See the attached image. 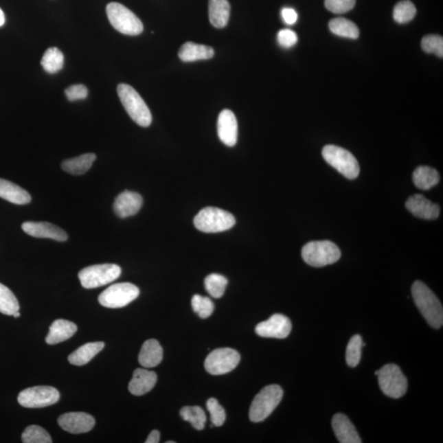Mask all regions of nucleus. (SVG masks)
I'll return each mask as SVG.
<instances>
[{
    "instance_id": "de8ad7c7",
    "label": "nucleus",
    "mask_w": 443,
    "mask_h": 443,
    "mask_svg": "<svg viewBox=\"0 0 443 443\" xmlns=\"http://www.w3.org/2000/svg\"><path fill=\"white\" fill-rule=\"evenodd\" d=\"M167 443H175V442L168 441V442H167Z\"/></svg>"
},
{
    "instance_id": "9b49d317",
    "label": "nucleus",
    "mask_w": 443,
    "mask_h": 443,
    "mask_svg": "<svg viewBox=\"0 0 443 443\" xmlns=\"http://www.w3.org/2000/svg\"><path fill=\"white\" fill-rule=\"evenodd\" d=\"M60 398L56 388L37 386L27 388L20 392L18 398L21 406L26 408H43L52 406Z\"/></svg>"
},
{
    "instance_id": "20e7f679",
    "label": "nucleus",
    "mask_w": 443,
    "mask_h": 443,
    "mask_svg": "<svg viewBox=\"0 0 443 443\" xmlns=\"http://www.w3.org/2000/svg\"><path fill=\"white\" fill-rule=\"evenodd\" d=\"M302 256L306 264L319 268L339 261L341 251L339 247L330 240H316L303 247Z\"/></svg>"
},
{
    "instance_id": "c85d7f7f",
    "label": "nucleus",
    "mask_w": 443,
    "mask_h": 443,
    "mask_svg": "<svg viewBox=\"0 0 443 443\" xmlns=\"http://www.w3.org/2000/svg\"><path fill=\"white\" fill-rule=\"evenodd\" d=\"M329 29L335 35L348 38V39H357L360 36V30L352 21L344 18H337L330 21Z\"/></svg>"
},
{
    "instance_id": "a878e982",
    "label": "nucleus",
    "mask_w": 443,
    "mask_h": 443,
    "mask_svg": "<svg viewBox=\"0 0 443 443\" xmlns=\"http://www.w3.org/2000/svg\"><path fill=\"white\" fill-rule=\"evenodd\" d=\"M104 348L103 341L90 343L82 345L69 356L70 364L82 366L88 364L97 354L100 353Z\"/></svg>"
},
{
    "instance_id": "79ce46f5",
    "label": "nucleus",
    "mask_w": 443,
    "mask_h": 443,
    "mask_svg": "<svg viewBox=\"0 0 443 443\" xmlns=\"http://www.w3.org/2000/svg\"><path fill=\"white\" fill-rule=\"evenodd\" d=\"M65 95L70 101L84 100L88 96V89L82 84L73 85L66 89Z\"/></svg>"
},
{
    "instance_id": "58836bf2",
    "label": "nucleus",
    "mask_w": 443,
    "mask_h": 443,
    "mask_svg": "<svg viewBox=\"0 0 443 443\" xmlns=\"http://www.w3.org/2000/svg\"><path fill=\"white\" fill-rule=\"evenodd\" d=\"M422 48L426 53L435 54L438 57L443 56V38L441 36L429 35L423 38Z\"/></svg>"
},
{
    "instance_id": "72a5a7b5",
    "label": "nucleus",
    "mask_w": 443,
    "mask_h": 443,
    "mask_svg": "<svg viewBox=\"0 0 443 443\" xmlns=\"http://www.w3.org/2000/svg\"><path fill=\"white\" fill-rule=\"evenodd\" d=\"M416 8L410 0L400 1L394 8V19L400 24L407 23L415 18Z\"/></svg>"
},
{
    "instance_id": "f8f14e48",
    "label": "nucleus",
    "mask_w": 443,
    "mask_h": 443,
    "mask_svg": "<svg viewBox=\"0 0 443 443\" xmlns=\"http://www.w3.org/2000/svg\"><path fill=\"white\" fill-rule=\"evenodd\" d=\"M240 361V354L234 349L214 350L205 359V368L210 374L222 375L231 372Z\"/></svg>"
},
{
    "instance_id": "a19ab883",
    "label": "nucleus",
    "mask_w": 443,
    "mask_h": 443,
    "mask_svg": "<svg viewBox=\"0 0 443 443\" xmlns=\"http://www.w3.org/2000/svg\"><path fill=\"white\" fill-rule=\"evenodd\" d=\"M297 33L290 29L281 30L277 34V41L282 47L288 49L297 43Z\"/></svg>"
},
{
    "instance_id": "c03bdc74",
    "label": "nucleus",
    "mask_w": 443,
    "mask_h": 443,
    "mask_svg": "<svg viewBox=\"0 0 443 443\" xmlns=\"http://www.w3.org/2000/svg\"><path fill=\"white\" fill-rule=\"evenodd\" d=\"M160 440V433L158 430H153L147 438L146 443H158Z\"/></svg>"
},
{
    "instance_id": "37998d69",
    "label": "nucleus",
    "mask_w": 443,
    "mask_h": 443,
    "mask_svg": "<svg viewBox=\"0 0 443 443\" xmlns=\"http://www.w3.org/2000/svg\"><path fill=\"white\" fill-rule=\"evenodd\" d=\"M282 18L284 23L288 25H293L297 23L298 15L293 8H284L282 10Z\"/></svg>"
},
{
    "instance_id": "dca6fc26",
    "label": "nucleus",
    "mask_w": 443,
    "mask_h": 443,
    "mask_svg": "<svg viewBox=\"0 0 443 443\" xmlns=\"http://www.w3.org/2000/svg\"><path fill=\"white\" fill-rule=\"evenodd\" d=\"M218 135L223 144L227 146L233 147L238 141V120L234 113L229 109H225L218 116Z\"/></svg>"
},
{
    "instance_id": "49530a36",
    "label": "nucleus",
    "mask_w": 443,
    "mask_h": 443,
    "mask_svg": "<svg viewBox=\"0 0 443 443\" xmlns=\"http://www.w3.org/2000/svg\"><path fill=\"white\" fill-rule=\"evenodd\" d=\"M20 315H20V312H19V311H18V312H16V313H15L14 315H12V316H14V317L15 319H16V318H19V317H20Z\"/></svg>"
},
{
    "instance_id": "0eeeda50",
    "label": "nucleus",
    "mask_w": 443,
    "mask_h": 443,
    "mask_svg": "<svg viewBox=\"0 0 443 443\" xmlns=\"http://www.w3.org/2000/svg\"><path fill=\"white\" fill-rule=\"evenodd\" d=\"M122 269L115 264H104L89 266L78 273V277L84 288L93 289L111 284L120 277Z\"/></svg>"
},
{
    "instance_id": "ddd939ff",
    "label": "nucleus",
    "mask_w": 443,
    "mask_h": 443,
    "mask_svg": "<svg viewBox=\"0 0 443 443\" xmlns=\"http://www.w3.org/2000/svg\"><path fill=\"white\" fill-rule=\"evenodd\" d=\"M291 320L284 315L275 314L266 321L261 322L255 327L257 335L270 339H284L292 331Z\"/></svg>"
},
{
    "instance_id": "bb28decb",
    "label": "nucleus",
    "mask_w": 443,
    "mask_h": 443,
    "mask_svg": "<svg viewBox=\"0 0 443 443\" xmlns=\"http://www.w3.org/2000/svg\"><path fill=\"white\" fill-rule=\"evenodd\" d=\"M95 159V154H84L78 157L65 160L62 163V168L71 175H82L90 170Z\"/></svg>"
},
{
    "instance_id": "4468645a",
    "label": "nucleus",
    "mask_w": 443,
    "mask_h": 443,
    "mask_svg": "<svg viewBox=\"0 0 443 443\" xmlns=\"http://www.w3.org/2000/svg\"><path fill=\"white\" fill-rule=\"evenodd\" d=\"M58 424L65 431L73 434L90 432L95 424V418L84 412H70L58 417Z\"/></svg>"
},
{
    "instance_id": "5701e85b",
    "label": "nucleus",
    "mask_w": 443,
    "mask_h": 443,
    "mask_svg": "<svg viewBox=\"0 0 443 443\" xmlns=\"http://www.w3.org/2000/svg\"><path fill=\"white\" fill-rule=\"evenodd\" d=\"M0 197L16 205H27L32 201V197L26 190L2 179H0Z\"/></svg>"
},
{
    "instance_id": "412c9836",
    "label": "nucleus",
    "mask_w": 443,
    "mask_h": 443,
    "mask_svg": "<svg viewBox=\"0 0 443 443\" xmlns=\"http://www.w3.org/2000/svg\"><path fill=\"white\" fill-rule=\"evenodd\" d=\"M78 331V326L74 323L65 319H57L52 326L46 337V343L56 345L71 339Z\"/></svg>"
},
{
    "instance_id": "b1692460",
    "label": "nucleus",
    "mask_w": 443,
    "mask_h": 443,
    "mask_svg": "<svg viewBox=\"0 0 443 443\" xmlns=\"http://www.w3.org/2000/svg\"><path fill=\"white\" fill-rule=\"evenodd\" d=\"M214 56V50L210 46L187 42L179 49V56L181 61L191 63L209 59Z\"/></svg>"
},
{
    "instance_id": "f3484780",
    "label": "nucleus",
    "mask_w": 443,
    "mask_h": 443,
    "mask_svg": "<svg viewBox=\"0 0 443 443\" xmlns=\"http://www.w3.org/2000/svg\"><path fill=\"white\" fill-rule=\"evenodd\" d=\"M142 205L143 199L140 194L125 191L116 198L113 209L117 217L126 218L137 214Z\"/></svg>"
},
{
    "instance_id": "9d476101",
    "label": "nucleus",
    "mask_w": 443,
    "mask_h": 443,
    "mask_svg": "<svg viewBox=\"0 0 443 443\" xmlns=\"http://www.w3.org/2000/svg\"><path fill=\"white\" fill-rule=\"evenodd\" d=\"M140 295L137 286L130 282H120L105 289L100 295L99 302L101 306L111 309L125 307L136 299Z\"/></svg>"
},
{
    "instance_id": "a211bd4d",
    "label": "nucleus",
    "mask_w": 443,
    "mask_h": 443,
    "mask_svg": "<svg viewBox=\"0 0 443 443\" xmlns=\"http://www.w3.org/2000/svg\"><path fill=\"white\" fill-rule=\"evenodd\" d=\"M407 209L416 217L433 220L440 216V208L423 195L416 194L409 198L406 203Z\"/></svg>"
},
{
    "instance_id": "4be33fe9",
    "label": "nucleus",
    "mask_w": 443,
    "mask_h": 443,
    "mask_svg": "<svg viewBox=\"0 0 443 443\" xmlns=\"http://www.w3.org/2000/svg\"><path fill=\"white\" fill-rule=\"evenodd\" d=\"M163 357V348L159 341L155 339L147 340L142 345L139 354V364L144 368H154L161 363Z\"/></svg>"
},
{
    "instance_id": "7ed1b4c3",
    "label": "nucleus",
    "mask_w": 443,
    "mask_h": 443,
    "mask_svg": "<svg viewBox=\"0 0 443 443\" xmlns=\"http://www.w3.org/2000/svg\"><path fill=\"white\" fill-rule=\"evenodd\" d=\"M236 225L233 214L215 207H206L194 218V225L205 234H217L229 230Z\"/></svg>"
},
{
    "instance_id": "7c9ffc66",
    "label": "nucleus",
    "mask_w": 443,
    "mask_h": 443,
    "mask_svg": "<svg viewBox=\"0 0 443 443\" xmlns=\"http://www.w3.org/2000/svg\"><path fill=\"white\" fill-rule=\"evenodd\" d=\"M19 309V303L14 294L6 286L0 284V313L14 315Z\"/></svg>"
},
{
    "instance_id": "cd10ccee",
    "label": "nucleus",
    "mask_w": 443,
    "mask_h": 443,
    "mask_svg": "<svg viewBox=\"0 0 443 443\" xmlns=\"http://www.w3.org/2000/svg\"><path fill=\"white\" fill-rule=\"evenodd\" d=\"M440 181V175L436 170L427 166L417 168L413 172V181L416 188L424 190L431 189Z\"/></svg>"
},
{
    "instance_id": "393cba45",
    "label": "nucleus",
    "mask_w": 443,
    "mask_h": 443,
    "mask_svg": "<svg viewBox=\"0 0 443 443\" xmlns=\"http://www.w3.org/2000/svg\"><path fill=\"white\" fill-rule=\"evenodd\" d=\"M230 3L227 0H209V16L211 24L216 28H223L229 23Z\"/></svg>"
},
{
    "instance_id": "39448f33",
    "label": "nucleus",
    "mask_w": 443,
    "mask_h": 443,
    "mask_svg": "<svg viewBox=\"0 0 443 443\" xmlns=\"http://www.w3.org/2000/svg\"><path fill=\"white\" fill-rule=\"evenodd\" d=\"M284 391L278 385L266 386L255 396L251 403L249 417L254 423L262 422L271 415L280 405Z\"/></svg>"
},
{
    "instance_id": "ea45409f",
    "label": "nucleus",
    "mask_w": 443,
    "mask_h": 443,
    "mask_svg": "<svg viewBox=\"0 0 443 443\" xmlns=\"http://www.w3.org/2000/svg\"><path fill=\"white\" fill-rule=\"evenodd\" d=\"M356 0H325V7L336 14H345L356 5Z\"/></svg>"
},
{
    "instance_id": "f704fd0d",
    "label": "nucleus",
    "mask_w": 443,
    "mask_h": 443,
    "mask_svg": "<svg viewBox=\"0 0 443 443\" xmlns=\"http://www.w3.org/2000/svg\"><path fill=\"white\" fill-rule=\"evenodd\" d=\"M24 443H52L53 441L49 433L38 425H31L24 430L22 434Z\"/></svg>"
},
{
    "instance_id": "f03ea898",
    "label": "nucleus",
    "mask_w": 443,
    "mask_h": 443,
    "mask_svg": "<svg viewBox=\"0 0 443 443\" xmlns=\"http://www.w3.org/2000/svg\"><path fill=\"white\" fill-rule=\"evenodd\" d=\"M117 95L126 113L139 126L147 128L152 122V115L144 100L133 87L128 84L117 86Z\"/></svg>"
},
{
    "instance_id": "c9c22d12",
    "label": "nucleus",
    "mask_w": 443,
    "mask_h": 443,
    "mask_svg": "<svg viewBox=\"0 0 443 443\" xmlns=\"http://www.w3.org/2000/svg\"><path fill=\"white\" fill-rule=\"evenodd\" d=\"M363 340L360 335H354L350 340L345 353V361L350 367H356L361 359Z\"/></svg>"
},
{
    "instance_id": "c756f323",
    "label": "nucleus",
    "mask_w": 443,
    "mask_h": 443,
    "mask_svg": "<svg viewBox=\"0 0 443 443\" xmlns=\"http://www.w3.org/2000/svg\"><path fill=\"white\" fill-rule=\"evenodd\" d=\"M41 66L48 73L54 74L60 71L65 65V56L56 47L49 48L46 50L41 59Z\"/></svg>"
},
{
    "instance_id": "e433bc0d",
    "label": "nucleus",
    "mask_w": 443,
    "mask_h": 443,
    "mask_svg": "<svg viewBox=\"0 0 443 443\" xmlns=\"http://www.w3.org/2000/svg\"><path fill=\"white\" fill-rule=\"evenodd\" d=\"M192 309L195 313L199 315L201 319L209 318L213 314L214 305L209 297L195 295L192 299Z\"/></svg>"
},
{
    "instance_id": "6ab92c4d",
    "label": "nucleus",
    "mask_w": 443,
    "mask_h": 443,
    "mask_svg": "<svg viewBox=\"0 0 443 443\" xmlns=\"http://www.w3.org/2000/svg\"><path fill=\"white\" fill-rule=\"evenodd\" d=\"M332 427L335 435L341 443H361V438L359 436L356 428L351 420L344 413H336L332 417Z\"/></svg>"
},
{
    "instance_id": "423d86ee",
    "label": "nucleus",
    "mask_w": 443,
    "mask_h": 443,
    "mask_svg": "<svg viewBox=\"0 0 443 443\" xmlns=\"http://www.w3.org/2000/svg\"><path fill=\"white\" fill-rule=\"evenodd\" d=\"M106 12L109 22L117 32L128 36H138L142 33L144 27L141 21L122 4L109 3Z\"/></svg>"
},
{
    "instance_id": "1a4fd4ad",
    "label": "nucleus",
    "mask_w": 443,
    "mask_h": 443,
    "mask_svg": "<svg viewBox=\"0 0 443 443\" xmlns=\"http://www.w3.org/2000/svg\"><path fill=\"white\" fill-rule=\"evenodd\" d=\"M380 389L389 398L398 399L406 394L408 388L407 378L395 364H388L378 370L377 374Z\"/></svg>"
},
{
    "instance_id": "aec40b11",
    "label": "nucleus",
    "mask_w": 443,
    "mask_h": 443,
    "mask_svg": "<svg viewBox=\"0 0 443 443\" xmlns=\"http://www.w3.org/2000/svg\"><path fill=\"white\" fill-rule=\"evenodd\" d=\"M157 383V374L153 371L146 369H137L134 371L132 380L130 381L128 390L134 396H142L153 389Z\"/></svg>"
},
{
    "instance_id": "a18cd8bd",
    "label": "nucleus",
    "mask_w": 443,
    "mask_h": 443,
    "mask_svg": "<svg viewBox=\"0 0 443 443\" xmlns=\"http://www.w3.org/2000/svg\"><path fill=\"white\" fill-rule=\"evenodd\" d=\"M4 23H5V16H4L3 10L0 8V27H3Z\"/></svg>"
},
{
    "instance_id": "4c0bfd02",
    "label": "nucleus",
    "mask_w": 443,
    "mask_h": 443,
    "mask_svg": "<svg viewBox=\"0 0 443 443\" xmlns=\"http://www.w3.org/2000/svg\"><path fill=\"white\" fill-rule=\"evenodd\" d=\"M207 409L210 413V420L214 426L220 427L226 420V412L225 409L218 403L215 398H210L206 403Z\"/></svg>"
},
{
    "instance_id": "2f4dec72",
    "label": "nucleus",
    "mask_w": 443,
    "mask_h": 443,
    "mask_svg": "<svg viewBox=\"0 0 443 443\" xmlns=\"http://www.w3.org/2000/svg\"><path fill=\"white\" fill-rule=\"evenodd\" d=\"M181 417L183 420L189 422L194 429L202 430L205 429L206 423V415L200 407H185L180 412Z\"/></svg>"
},
{
    "instance_id": "f257e3e1",
    "label": "nucleus",
    "mask_w": 443,
    "mask_h": 443,
    "mask_svg": "<svg viewBox=\"0 0 443 443\" xmlns=\"http://www.w3.org/2000/svg\"><path fill=\"white\" fill-rule=\"evenodd\" d=\"M411 293L413 302L426 321L433 328H440L443 324V309L435 294L420 281L413 282Z\"/></svg>"
},
{
    "instance_id": "473e14b6",
    "label": "nucleus",
    "mask_w": 443,
    "mask_h": 443,
    "mask_svg": "<svg viewBox=\"0 0 443 443\" xmlns=\"http://www.w3.org/2000/svg\"><path fill=\"white\" fill-rule=\"evenodd\" d=\"M229 284L225 276L218 273L209 274L205 280V286L207 292L214 298H220L225 293Z\"/></svg>"
},
{
    "instance_id": "6e6552de",
    "label": "nucleus",
    "mask_w": 443,
    "mask_h": 443,
    "mask_svg": "<svg viewBox=\"0 0 443 443\" xmlns=\"http://www.w3.org/2000/svg\"><path fill=\"white\" fill-rule=\"evenodd\" d=\"M323 157L329 166L334 168L348 179H356L360 174L357 159L351 152L343 148L328 145L323 147Z\"/></svg>"
},
{
    "instance_id": "2eb2a0df",
    "label": "nucleus",
    "mask_w": 443,
    "mask_h": 443,
    "mask_svg": "<svg viewBox=\"0 0 443 443\" xmlns=\"http://www.w3.org/2000/svg\"><path fill=\"white\" fill-rule=\"evenodd\" d=\"M22 229L27 234L36 238H50L58 242H65L69 238L60 227L45 222H26Z\"/></svg>"
}]
</instances>
